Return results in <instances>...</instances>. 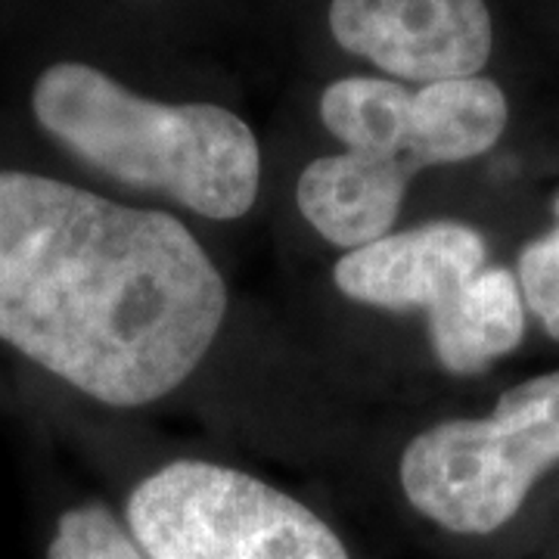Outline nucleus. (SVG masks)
Instances as JSON below:
<instances>
[{"instance_id":"obj_1","label":"nucleus","mask_w":559,"mask_h":559,"mask_svg":"<svg viewBox=\"0 0 559 559\" xmlns=\"http://www.w3.org/2000/svg\"><path fill=\"white\" fill-rule=\"evenodd\" d=\"M227 286L175 215L32 171H0V342L109 407L197 373Z\"/></svg>"},{"instance_id":"obj_11","label":"nucleus","mask_w":559,"mask_h":559,"mask_svg":"<svg viewBox=\"0 0 559 559\" xmlns=\"http://www.w3.org/2000/svg\"><path fill=\"white\" fill-rule=\"evenodd\" d=\"M550 209L554 227L522 246L513 274L520 280L525 311L538 320L550 340L559 342V190Z\"/></svg>"},{"instance_id":"obj_10","label":"nucleus","mask_w":559,"mask_h":559,"mask_svg":"<svg viewBox=\"0 0 559 559\" xmlns=\"http://www.w3.org/2000/svg\"><path fill=\"white\" fill-rule=\"evenodd\" d=\"M47 559H146L103 503H81L57 522Z\"/></svg>"},{"instance_id":"obj_9","label":"nucleus","mask_w":559,"mask_h":559,"mask_svg":"<svg viewBox=\"0 0 559 559\" xmlns=\"http://www.w3.org/2000/svg\"><path fill=\"white\" fill-rule=\"evenodd\" d=\"M528 311L510 267L488 264L473 280L469 296L441 330L429 333L432 352L451 377H479L491 364L513 355L525 340Z\"/></svg>"},{"instance_id":"obj_8","label":"nucleus","mask_w":559,"mask_h":559,"mask_svg":"<svg viewBox=\"0 0 559 559\" xmlns=\"http://www.w3.org/2000/svg\"><path fill=\"white\" fill-rule=\"evenodd\" d=\"M411 180L404 168L345 150L301 171L296 202L323 240L352 252L395 230Z\"/></svg>"},{"instance_id":"obj_2","label":"nucleus","mask_w":559,"mask_h":559,"mask_svg":"<svg viewBox=\"0 0 559 559\" xmlns=\"http://www.w3.org/2000/svg\"><path fill=\"white\" fill-rule=\"evenodd\" d=\"M32 112L87 168L202 218L237 221L259 200V140L218 103L150 100L97 66L53 62L35 81Z\"/></svg>"},{"instance_id":"obj_4","label":"nucleus","mask_w":559,"mask_h":559,"mask_svg":"<svg viewBox=\"0 0 559 559\" xmlns=\"http://www.w3.org/2000/svg\"><path fill=\"white\" fill-rule=\"evenodd\" d=\"M124 516L146 559H348L301 500L209 460H175L146 476Z\"/></svg>"},{"instance_id":"obj_7","label":"nucleus","mask_w":559,"mask_h":559,"mask_svg":"<svg viewBox=\"0 0 559 559\" xmlns=\"http://www.w3.org/2000/svg\"><path fill=\"white\" fill-rule=\"evenodd\" d=\"M488 267V242L473 224L429 221L364 249L345 252L333 280L345 299L382 311H426L429 333L441 330Z\"/></svg>"},{"instance_id":"obj_5","label":"nucleus","mask_w":559,"mask_h":559,"mask_svg":"<svg viewBox=\"0 0 559 559\" xmlns=\"http://www.w3.org/2000/svg\"><path fill=\"white\" fill-rule=\"evenodd\" d=\"M320 121L348 153H364L417 175L460 165L495 150L510 121L498 81H429L404 87L395 79L352 75L323 87Z\"/></svg>"},{"instance_id":"obj_6","label":"nucleus","mask_w":559,"mask_h":559,"mask_svg":"<svg viewBox=\"0 0 559 559\" xmlns=\"http://www.w3.org/2000/svg\"><path fill=\"white\" fill-rule=\"evenodd\" d=\"M326 22L345 53L414 84L481 75L495 50L485 0H330Z\"/></svg>"},{"instance_id":"obj_3","label":"nucleus","mask_w":559,"mask_h":559,"mask_svg":"<svg viewBox=\"0 0 559 559\" xmlns=\"http://www.w3.org/2000/svg\"><path fill=\"white\" fill-rule=\"evenodd\" d=\"M559 466V370L510 385L485 417L441 419L407 441L399 481L419 516L485 538L520 516Z\"/></svg>"}]
</instances>
